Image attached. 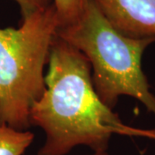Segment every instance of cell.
Masks as SVG:
<instances>
[{
  "label": "cell",
  "mask_w": 155,
  "mask_h": 155,
  "mask_svg": "<svg viewBox=\"0 0 155 155\" xmlns=\"http://www.w3.org/2000/svg\"><path fill=\"white\" fill-rule=\"evenodd\" d=\"M45 85L28 116L30 126L41 127L45 134L37 155H67L78 146L107 151L114 134L155 140V129L126 125L101 101L88 60L58 36L50 50Z\"/></svg>",
  "instance_id": "6da1fadb"
},
{
  "label": "cell",
  "mask_w": 155,
  "mask_h": 155,
  "mask_svg": "<svg viewBox=\"0 0 155 155\" xmlns=\"http://www.w3.org/2000/svg\"><path fill=\"white\" fill-rule=\"evenodd\" d=\"M57 36L88 60L95 91L105 105L113 109L119 97L129 96L155 115V96L141 67L144 51L154 39L132 38L119 32L94 0H88L75 23L58 28Z\"/></svg>",
  "instance_id": "7a4b0ae2"
},
{
  "label": "cell",
  "mask_w": 155,
  "mask_h": 155,
  "mask_svg": "<svg viewBox=\"0 0 155 155\" xmlns=\"http://www.w3.org/2000/svg\"><path fill=\"white\" fill-rule=\"evenodd\" d=\"M58 28L53 4L22 18L19 28H0V123L30 127L29 111L46 89L45 66Z\"/></svg>",
  "instance_id": "3957f363"
},
{
  "label": "cell",
  "mask_w": 155,
  "mask_h": 155,
  "mask_svg": "<svg viewBox=\"0 0 155 155\" xmlns=\"http://www.w3.org/2000/svg\"><path fill=\"white\" fill-rule=\"evenodd\" d=\"M106 19L128 37L155 40V0H94Z\"/></svg>",
  "instance_id": "277c9868"
},
{
  "label": "cell",
  "mask_w": 155,
  "mask_h": 155,
  "mask_svg": "<svg viewBox=\"0 0 155 155\" xmlns=\"http://www.w3.org/2000/svg\"><path fill=\"white\" fill-rule=\"evenodd\" d=\"M35 134L0 123V155H22L33 143Z\"/></svg>",
  "instance_id": "5b68a950"
},
{
  "label": "cell",
  "mask_w": 155,
  "mask_h": 155,
  "mask_svg": "<svg viewBox=\"0 0 155 155\" xmlns=\"http://www.w3.org/2000/svg\"><path fill=\"white\" fill-rule=\"evenodd\" d=\"M88 0H53L59 21V28L70 26L83 15Z\"/></svg>",
  "instance_id": "8992f818"
},
{
  "label": "cell",
  "mask_w": 155,
  "mask_h": 155,
  "mask_svg": "<svg viewBox=\"0 0 155 155\" xmlns=\"http://www.w3.org/2000/svg\"><path fill=\"white\" fill-rule=\"evenodd\" d=\"M21 9L22 18L49 5V0H15Z\"/></svg>",
  "instance_id": "52a82bcc"
},
{
  "label": "cell",
  "mask_w": 155,
  "mask_h": 155,
  "mask_svg": "<svg viewBox=\"0 0 155 155\" xmlns=\"http://www.w3.org/2000/svg\"><path fill=\"white\" fill-rule=\"evenodd\" d=\"M87 155H109L107 151H98V152H93L91 154Z\"/></svg>",
  "instance_id": "ba28073f"
}]
</instances>
